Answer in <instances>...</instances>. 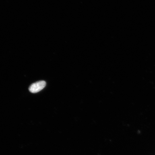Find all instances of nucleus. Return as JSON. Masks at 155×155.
<instances>
[{
    "instance_id": "f257e3e1",
    "label": "nucleus",
    "mask_w": 155,
    "mask_h": 155,
    "mask_svg": "<svg viewBox=\"0 0 155 155\" xmlns=\"http://www.w3.org/2000/svg\"><path fill=\"white\" fill-rule=\"evenodd\" d=\"M46 85L45 81H38L31 85L29 88V91L32 93H36L43 89Z\"/></svg>"
}]
</instances>
